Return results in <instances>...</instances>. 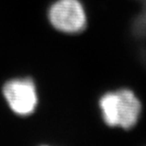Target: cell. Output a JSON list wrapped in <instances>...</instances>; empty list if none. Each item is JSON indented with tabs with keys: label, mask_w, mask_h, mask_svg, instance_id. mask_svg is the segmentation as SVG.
I'll return each mask as SVG.
<instances>
[{
	"label": "cell",
	"mask_w": 146,
	"mask_h": 146,
	"mask_svg": "<svg viewBox=\"0 0 146 146\" xmlns=\"http://www.w3.org/2000/svg\"><path fill=\"white\" fill-rule=\"evenodd\" d=\"M102 118L110 127L130 129L138 123L141 104L137 95L128 88L106 92L99 101Z\"/></svg>",
	"instance_id": "6da1fadb"
},
{
	"label": "cell",
	"mask_w": 146,
	"mask_h": 146,
	"mask_svg": "<svg viewBox=\"0 0 146 146\" xmlns=\"http://www.w3.org/2000/svg\"><path fill=\"white\" fill-rule=\"evenodd\" d=\"M43 146H48V145H43Z\"/></svg>",
	"instance_id": "277c9868"
},
{
	"label": "cell",
	"mask_w": 146,
	"mask_h": 146,
	"mask_svg": "<svg viewBox=\"0 0 146 146\" xmlns=\"http://www.w3.org/2000/svg\"><path fill=\"white\" fill-rule=\"evenodd\" d=\"M48 20L61 33L76 34L86 29V13L79 0H57L49 8Z\"/></svg>",
	"instance_id": "3957f363"
},
{
	"label": "cell",
	"mask_w": 146,
	"mask_h": 146,
	"mask_svg": "<svg viewBox=\"0 0 146 146\" xmlns=\"http://www.w3.org/2000/svg\"><path fill=\"white\" fill-rule=\"evenodd\" d=\"M2 92L9 107L18 116L31 115L38 106L37 88L31 78L11 79L3 86Z\"/></svg>",
	"instance_id": "7a4b0ae2"
}]
</instances>
